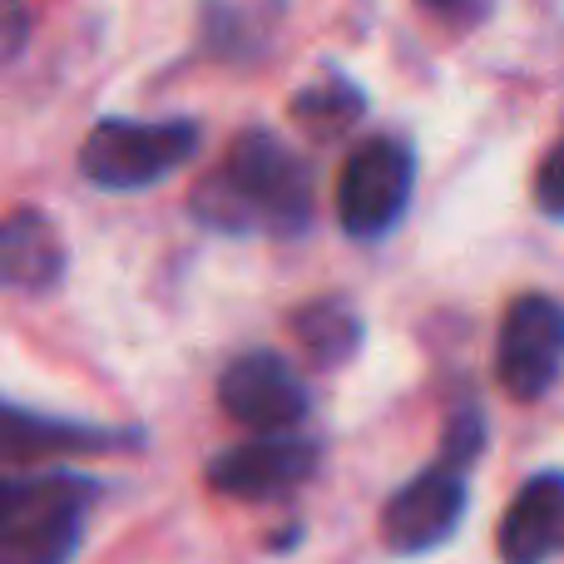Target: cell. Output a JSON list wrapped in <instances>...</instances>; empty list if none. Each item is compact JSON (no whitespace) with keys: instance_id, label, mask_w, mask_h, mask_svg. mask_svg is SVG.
Listing matches in <instances>:
<instances>
[{"instance_id":"1","label":"cell","mask_w":564,"mask_h":564,"mask_svg":"<svg viewBox=\"0 0 564 564\" xmlns=\"http://www.w3.org/2000/svg\"><path fill=\"white\" fill-rule=\"evenodd\" d=\"M194 214L224 234H248V228L297 234L312 214L307 174L273 134H243L224 164L204 178Z\"/></svg>"},{"instance_id":"2","label":"cell","mask_w":564,"mask_h":564,"mask_svg":"<svg viewBox=\"0 0 564 564\" xmlns=\"http://www.w3.org/2000/svg\"><path fill=\"white\" fill-rule=\"evenodd\" d=\"M95 486L79 476H10L0 486V564H69Z\"/></svg>"},{"instance_id":"3","label":"cell","mask_w":564,"mask_h":564,"mask_svg":"<svg viewBox=\"0 0 564 564\" xmlns=\"http://www.w3.org/2000/svg\"><path fill=\"white\" fill-rule=\"evenodd\" d=\"M198 149V129L188 119H105L89 129L79 149V169L89 184L129 194L149 188L184 169Z\"/></svg>"},{"instance_id":"4","label":"cell","mask_w":564,"mask_h":564,"mask_svg":"<svg viewBox=\"0 0 564 564\" xmlns=\"http://www.w3.org/2000/svg\"><path fill=\"white\" fill-rule=\"evenodd\" d=\"M416 164L401 139H367L337 174V218L347 234L377 238L406 214Z\"/></svg>"},{"instance_id":"5","label":"cell","mask_w":564,"mask_h":564,"mask_svg":"<svg viewBox=\"0 0 564 564\" xmlns=\"http://www.w3.org/2000/svg\"><path fill=\"white\" fill-rule=\"evenodd\" d=\"M500 387L516 401H540L564 371V302L525 292L510 302L496 341Z\"/></svg>"},{"instance_id":"6","label":"cell","mask_w":564,"mask_h":564,"mask_svg":"<svg viewBox=\"0 0 564 564\" xmlns=\"http://www.w3.org/2000/svg\"><path fill=\"white\" fill-rule=\"evenodd\" d=\"M460 516H466V466L436 460L387 500L381 540H387L391 555H431L456 535Z\"/></svg>"},{"instance_id":"7","label":"cell","mask_w":564,"mask_h":564,"mask_svg":"<svg viewBox=\"0 0 564 564\" xmlns=\"http://www.w3.org/2000/svg\"><path fill=\"white\" fill-rule=\"evenodd\" d=\"M218 406L258 436H288L307 416V391L278 351H248L218 377Z\"/></svg>"},{"instance_id":"8","label":"cell","mask_w":564,"mask_h":564,"mask_svg":"<svg viewBox=\"0 0 564 564\" xmlns=\"http://www.w3.org/2000/svg\"><path fill=\"white\" fill-rule=\"evenodd\" d=\"M317 470V446L302 436H258L243 441V446H228L208 460V486L218 496H234V500H273L288 496L292 486Z\"/></svg>"},{"instance_id":"9","label":"cell","mask_w":564,"mask_h":564,"mask_svg":"<svg viewBox=\"0 0 564 564\" xmlns=\"http://www.w3.org/2000/svg\"><path fill=\"white\" fill-rule=\"evenodd\" d=\"M496 550L506 564H550L564 555V470H540L516 490Z\"/></svg>"},{"instance_id":"10","label":"cell","mask_w":564,"mask_h":564,"mask_svg":"<svg viewBox=\"0 0 564 564\" xmlns=\"http://www.w3.org/2000/svg\"><path fill=\"white\" fill-rule=\"evenodd\" d=\"M0 273H6V282L20 292L55 288L59 273H65V248H59L55 224L40 218L35 208L10 214L6 228H0Z\"/></svg>"},{"instance_id":"11","label":"cell","mask_w":564,"mask_h":564,"mask_svg":"<svg viewBox=\"0 0 564 564\" xmlns=\"http://www.w3.org/2000/svg\"><path fill=\"white\" fill-rule=\"evenodd\" d=\"M292 332H297L302 351H307L317 367H341V361L357 351L361 341V322L347 302L337 297H322V302H307V307L292 317Z\"/></svg>"},{"instance_id":"12","label":"cell","mask_w":564,"mask_h":564,"mask_svg":"<svg viewBox=\"0 0 564 564\" xmlns=\"http://www.w3.org/2000/svg\"><path fill=\"white\" fill-rule=\"evenodd\" d=\"M99 446H115V436H109V431H89V426H69V421L30 416V411H20V406L6 416V451H10V460L55 456V451H99Z\"/></svg>"},{"instance_id":"13","label":"cell","mask_w":564,"mask_h":564,"mask_svg":"<svg viewBox=\"0 0 564 564\" xmlns=\"http://www.w3.org/2000/svg\"><path fill=\"white\" fill-rule=\"evenodd\" d=\"M357 115H361V95L351 85H341V79H322V85L302 89V95L292 99V119H297L312 139L347 134V129L357 124Z\"/></svg>"},{"instance_id":"14","label":"cell","mask_w":564,"mask_h":564,"mask_svg":"<svg viewBox=\"0 0 564 564\" xmlns=\"http://www.w3.org/2000/svg\"><path fill=\"white\" fill-rule=\"evenodd\" d=\"M480 406H460L456 416H451V426H446V456L441 460H451V466H466L470 470V460L480 456Z\"/></svg>"},{"instance_id":"15","label":"cell","mask_w":564,"mask_h":564,"mask_svg":"<svg viewBox=\"0 0 564 564\" xmlns=\"http://www.w3.org/2000/svg\"><path fill=\"white\" fill-rule=\"evenodd\" d=\"M535 204L545 208L550 218H564V134L550 144L545 164L535 174Z\"/></svg>"},{"instance_id":"16","label":"cell","mask_w":564,"mask_h":564,"mask_svg":"<svg viewBox=\"0 0 564 564\" xmlns=\"http://www.w3.org/2000/svg\"><path fill=\"white\" fill-rule=\"evenodd\" d=\"M426 15H436L441 25H476V20L490 15L496 0H416Z\"/></svg>"}]
</instances>
